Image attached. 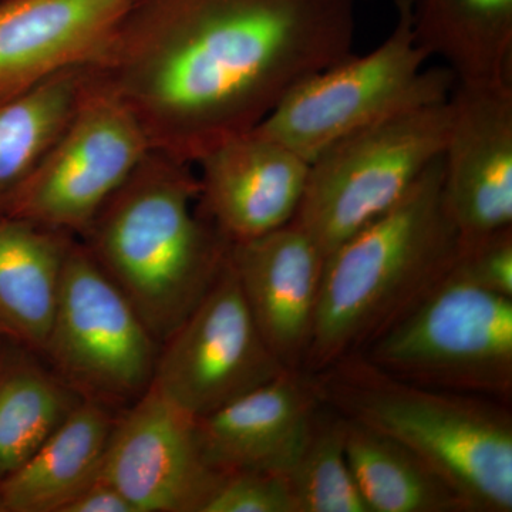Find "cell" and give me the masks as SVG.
I'll return each instance as SVG.
<instances>
[{"mask_svg": "<svg viewBox=\"0 0 512 512\" xmlns=\"http://www.w3.org/2000/svg\"><path fill=\"white\" fill-rule=\"evenodd\" d=\"M198 195L192 164L150 150L77 237L161 345L210 291L231 247Z\"/></svg>", "mask_w": 512, "mask_h": 512, "instance_id": "cell-2", "label": "cell"}, {"mask_svg": "<svg viewBox=\"0 0 512 512\" xmlns=\"http://www.w3.org/2000/svg\"><path fill=\"white\" fill-rule=\"evenodd\" d=\"M285 370L262 338L227 258L207 295L161 345L151 386L197 420Z\"/></svg>", "mask_w": 512, "mask_h": 512, "instance_id": "cell-10", "label": "cell"}, {"mask_svg": "<svg viewBox=\"0 0 512 512\" xmlns=\"http://www.w3.org/2000/svg\"><path fill=\"white\" fill-rule=\"evenodd\" d=\"M285 476L296 512H369L346 457L345 419L323 402Z\"/></svg>", "mask_w": 512, "mask_h": 512, "instance_id": "cell-23", "label": "cell"}, {"mask_svg": "<svg viewBox=\"0 0 512 512\" xmlns=\"http://www.w3.org/2000/svg\"><path fill=\"white\" fill-rule=\"evenodd\" d=\"M453 272L484 291L512 298V227L458 239Z\"/></svg>", "mask_w": 512, "mask_h": 512, "instance_id": "cell-25", "label": "cell"}, {"mask_svg": "<svg viewBox=\"0 0 512 512\" xmlns=\"http://www.w3.org/2000/svg\"><path fill=\"white\" fill-rule=\"evenodd\" d=\"M417 45L457 86H512V0H410Z\"/></svg>", "mask_w": 512, "mask_h": 512, "instance_id": "cell-18", "label": "cell"}, {"mask_svg": "<svg viewBox=\"0 0 512 512\" xmlns=\"http://www.w3.org/2000/svg\"><path fill=\"white\" fill-rule=\"evenodd\" d=\"M76 237L0 215V333L42 355Z\"/></svg>", "mask_w": 512, "mask_h": 512, "instance_id": "cell-19", "label": "cell"}, {"mask_svg": "<svg viewBox=\"0 0 512 512\" xmlns=\"http://www.w3.org/2000/svg\"><path fill=\"white\" fill-rule=\"evenodd\" d=\"M195 164L198 210L231 244L288 225L309 174L308 161L255 130L229 138Z\"/></svg>", "mask_w": 512, "mask_h": 512, "instance_id": "cell-13", "label": "cell"}, {"mask_svg": "<svg viewBox=\"0 0 512 512\" xmlns=\"http://www.w3.org/2000/svg\"><path fill=\"white\" fill-rule=\"evenodd\" d=\"M86 66L0 101V202L25 181L63 133L82 100Z\"/></svg>", "mask_w": 512, "mask_h": 512, "instance_id": "cell-22", "label": "cell"}, {"mask_svg": "<svg viewBox=\"0 0 512 512\" xmlns=\"http://www.w3.org/2000/svg\"><path fill=\"white\" fill-rule=\"evenodd\" d=\"M150 150L133 114L87 72L72 120L0 215L77 238Z\"/></svg>", "mask_w": 512, "mask_h": 512, "instance_id": "cell-9", "label": "cell"}, {"mask_svg": "<svg viewBox=\"0 0 512 512\" xmlns=\"http://www.w3.org/2000/svg\"><path fill=\"white\" fill-rule=\"evenodd\" d=\"M343 419L346 457L369 512H467L460 497L412 451Z\"/></svg>", "mask_w": 512, "mask_h": 512, "instance_id": "cell-21", "label": "cell"}, {"mask_svg": "<svg viewBox=\"0 0 512 512\" xmlns=\"http://www.w3.org/2000/svg\"><path fill=\"white\" fill-rule=\"evenodd\" d=\"M322 406L312 376L286 369L234 402L195 420L205 460L221 474L286 473Z\"/></svg>", "mask_w": 512, "mask_h": 512, "instance_id": "cell-16", "label": "cell"}, {"mask_svg": "<svg viewBox=\"0 0 512 512\" xmlns=\"http://www.w3.org/2000/svg\"><path fill=\"white\" fill-rule=\"evenodd\" d=\"M100 476L136 512H204L224 474L205 460L195 419L150 386L120 413Z\"/></svg>", "mask_w": 512, "mask_h": 512, "instance_id": "cell-11", "label": "cell"}, {"mask_svg": "<svg viewBox=\"0 0 512 512\" xmlns=\"http://www.w3.org/2000/svg\"><path fill=\"white\" fill-rule=\"evenodd\" d=\"M457 252L440 156L402 200L326 256L303 372L365 352L450 275Z\"/></svg>", "mask_w": 512, "mask_h": 512, "instance_id": "cell-3", "label": "cell"}, {"mask_svg": "<svg viewBox=\"0 0 512 512\" xmlns=\"http://www.w3.org/2000/svg\"><path fill=\"white\" fill-rule=\"evenodd\" d=\"M311 376L326 406L412 451L467 512L512 511L511 404L407 382L362 355Z\"/></svg>", "mask_w": 512, "mask_h": 512, "instance_id": "cell-4", "label": "cell"}, {"mask_svg": "<svg viewBox=\"0 0 512 512\" xmlns=\"http://www.w3.org/2000/svg\"><path fill=\"white\" fill-rule=\"evenodd\" d=\"M121 412L82 400L63 423L0 483V510L60 512L100 476Z\"/></svg>", "mask_w": 512, "mask_h": 512, "instance_id": "cell-17", "label": "cell"}, {"mask_svg": "<svg viewBox=\"0 0 512 512\" xmlns=\"http://www.w3.org/2000/svg\"><path fill=\"white\" fill-rule=\"evenodd\" d=\"M396 23L373 52L313 74L258 127L262 136L312 163L342 138L399 111L446 100L456 86L446 66L430 67L417 45L410 0H394Z\"/></svg>", "mask_w": 512, "mask_h": 512, "instance_id": "cell-5", "label": "cell"}, {"mask_svg": "<svg viewBox=\"0 0 512 512\" xmlns=\"http://www.w3.org/2000/svg\"><path fill=\"white\" fill-rule=\"evenodd\" d=\"M448 99L370 124L309 163L305 192L292 222L325 258L402 200L443 154L450 123Z\"/></svg>", "mask_w": 512, "mask_h": 512, "instance_id": "cell-6", "label": "cell"}, {"mask_svg": "<svg viewBox=\"0 0 512 512\" xmlns=\"http://www.w3.org/2000/svg\"><path fill=\"white\" fill-rule=\"evenodd\" d=\"M161 343L79 239L64 261L42 357L84 400L123 412L153 383Z\"/></svg>", "mask_w": 512, "mask_h": 512, "instance_id": "cell-8", "label": "cell"}, {"mask_svg": "<svg viewBox=\"0 0 512 512\" xmlns=\"http://www.w3.org/2000/svg\"><path fill=\"white\" fill-rule=\"evenodd\" d=\"M204 512H296L284 473L244 470L224 474Z\"/></svg>", "mask_w": 512, "mask_h": 512, "instance_id": "cell-24", "label": "cell"}, {"mask_svg": "<svg viewBox=\"0 0 512 512\" xmlns=\"http://www.w3.org/2000/svg\"><path fill=\"white\" fill-rule=\"evenodd\" d=\"M134 0H0V101L89 66Z\"/></svg>", "mask_w": 512, "mask_h": 512, "instance_id": "cell-15", "label": "cell"}, {"mask_svg": "<svg viewBox=\"0 0 512 512\" xmlns=\"http://www.w3.org/2000/svg\"><path fill=\"white\" fill-rule=\"evenodd\" d=\"M355 0H134L87 67L151 150L195 164L353 55Z\"/></svg>", "mask_w": 512, "mask_h": 512, "instance_id": "cell-1", "label": "cell"}, {"mask_svg": "<svg viewBox=\"0 0 512 512\" xmlns=\"http://www.w3.org/2000/svg\"><path fill=\"white\" fill-rule=\"evenodd\" d=\"M434 389L512 402V298L454 274L360 353Z\"/></svg>", "mask_w": 512, "mask_h": 512, "instance_id": "cell-7", "label": "cell"}, {"mask_svg": "<svg viewBox=\"0 0 512 512\" xmlns=\"http://www.w3.org/2000/svg\"><path fill=\"white\" fill-rule=\"evenodd\" d=\"M229 264L262 338L286 369L302 370L311 346L325 255L289 222L231 244Z\"/></svg>", "mask_w": 512, "mask_h": 512, "instance_id": "cell-14", "label": "cell"}, {"mask_svg": "<svg viewBox=\"0 0 512 512\" xmlns=\"http://www.w3.org/2000/svg\"><path fill=\"white\" fill-rule=\"evenodd\" d=\"M32 350L0 355V483L82 402Z\"/></svg>", "mask_w": 512, "mask_h": 512, "instance_id": "cell-20", "label": "cell"}, {"mask_svg": "<svg viewBox=\"0 0 512 512\" xmlns=\"http://www.w3.org/2000/svg\"><path fill=\"white\" fill-rule=\"evenodd\" d=\"M443 195L458 239L512 227V86H454Z\"/></svg>", "mask_w": 512, "mask_h": 512, "instance_id": "cell-12", "label": "cell"}, {"mask_svg": "<svg viewBox=\"0 0 512 512\" xmlns=\"http://www.w3.org/2000/svg\"><path fill=\"white\" fill-rule=\"evenodd\" d=\"M60 512H136L130 501L101 476L74 495Z\"/></svg>", "mask_w": 512, "mask_h": 512, "instance_id": "cell-26", "label": "cell"}]
</instances>
